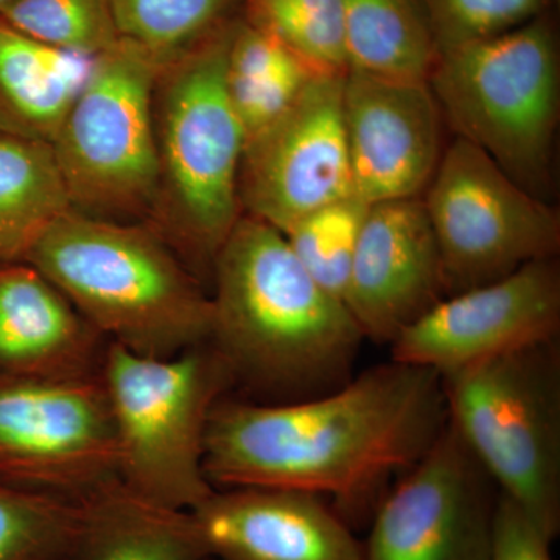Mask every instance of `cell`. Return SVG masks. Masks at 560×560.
<instances>
[{"label": "cell", "instance_id": "obj_1", "mask_svg": "<svg viewBox=\"0 0 560 560\" xmlns=\"http://www.w3.org/2000/svg\"><path fill=\"white\" fill-rule=\"evenodd\" d=\"M445 423L441 375L389 360L308 399L223 397L209 419L205 474L213 489L302 490L334 500L345 521L372 515Z\"/></svg>", "mask_w": 560, "mask_h": 560}, {"label": "cell", "instance_id": "obj_2", "mask_svg": "<svg viewBox=\"0 0 560 560\" xmlns=\"http://www.w3.org/2000/svg\"><path fill=\"white\" fill-rule=\"evenodd\" d=\"M212 280L208 342L230 368L234 388L278 404L320 396L353 377L360 327L271 224L243 213Z\"/></svg>", "mask_w": 560, "mask_h": 560}, {"label": "cell", "instance_id": "obj_3", "mask_svg": "<svg viewBox=\"0 0 560 560\" xmlns=\"http://www.w3.org/2000/svg\"><path fill=\"white\" fill-rule=\"evenodd\" d=\"M24 261L132 353L171 359L209 341L212 301L156 232L69 210Z\"/></svg>", "mask_w": 560, "mask_h": 560}, {"label": "cell", "instance_id": "obj_4", "mask_svg": "<svg viewBox=\"0 0 560 560\" xmlns=\"http://www.w3.org/2000/svg\"><path fill=\"white\" fill-rule=\"evenodd\" d=\"M427 81L453 138L467 140L523 189L552 202L560 55L547 14L441 50Z\"/></svg>", "mask_w": 560, "mask_h": 560}, {"label": "cell", "instance_id": "obj_5", "mask_svg": "<svg viewBox=\"0 0 560 560\" xmlns=\"http://www.w3.org/2000/svg\"><path fill=\"white\" fill-rule=\"evenodd\" d=\"M102 378L121 485L160 506L194 511L215 490L205 474L206 433L213 408L234 388L228 364L209 342L171 359L109 342Z\"/></svg>", "mask_w": 560, "mask_h": 560}, {"label": "cell", "instance_id": "obj_6", "mask_svg": "<svg viewBox=\"0 0 560 560\" xmlns=\"http://www.w3.org/2000/svg\"><path fill=\"white\" fill-rule=\"evenodd\" d=\"M234 24H223L161 69L156 83L161 190L180 253L212 276L243 215L238 173L246 138L226 90Z\"/></svg>", "mask_w": 560, "mask_h": 560}, {"label": "cell", "instance_id": "obj_7", "mask_svg": "<svg viewBox=\"0 0 560 560\" xmlns=\"http://www.w3.org/2000/svg\"><path fill=\"white\" fill-rule=\"evenodd\" d=\"M447 423L551 540L560 530V345L515 349L442 375Z\"/></svg>", "mask_w": 560, "mask_h": 560}, {"label": "cell", "instance_id": "obj_8", "mask_svg": "<svg viewBox=\"0 0 560 560\" xmlns=\"http://www.w3.org/2000/svg\"><path fill=\"white\" fill-rule=\"evenodd\" d=\"M160 72L125 39L92 61L50 143L73 210L102 219L156 200L161 161L153 98Z\"/></svg>", "mask_w": 560, "mask_h": 560}, {"label": "cell", "instance_id": "obj_9", "mask_svg": "<svg viewBox=\"0 0 560 560\" xmlns=\"http://www.w3.org/2000/svg\"><path fill=\"white\" fill-rule=\"evenodd\" d=\"M422 201L440 249L445 296L558 257L559 210L467 140L447 143Z\"/></svg>", "mask_w": 560, "mask_h": 560}, {"label": "cell", "instance_id": "obj_10", "mask_svg": "<svg viewBox=\"0 0 560 560\" xmlns=\"http://www.w3.org/2000/svg\"><path fill=\"white\" fill-rule=\"evenodd\" d=\"M120 482L102 372L0 377V485L84 503Z\"/></svg>", "mask_w": 560, "mask_h": 560}, {"label": "cell", "instance_id": "obj_11", "mask_svg": "<svg viewBox=\"0 0 560 560\" xmlns=\"http://www.w3.org/2000/svg\"><path fill=\"white\" fill-rule=\"evenodd\" d=\"M500 492L448 423L372 511L363 560H489Z\"/></svg>", "mask_w": 560, "mask_h": 560}, {"label": "cell", "instance_id": "obj_12", "mask_svg": "<svg viewBox=\"0 0 560 560\" xmlns=\"http://www.w3.org/2000/svg\"><path fill=\"white\" fill-rule=\"evenodd\" d=\"M345 75H316L285 113L246 140L238 173L242 213L283 232L353 195L342 121Z\"/></svg>", "mask_w": 560, "mask_h": 560}, {"label": "cell", "instance_id": "obj_13", "mask_svg": "<svg viewBox=\"0 0 560 560\" xmlns=\"http://www.w3.org/2000/svg\"><path fill=\"white\" fill-rule=\"evenodd\" d=\"M559 334L560 264L550 257L442 298L389 342L390 360L442 377Z\"/></svg>", "mask_w": 560, "mask_h": 560}, {"label": "cell", "instance_id": "obj_14", "mask_svg": "<svg viewBox=\"0 0 560 560\" xmlns=\"http://www.w3.org/2000/svg\"><path fill=\"white\" fill-rule=\"evenodd\" d=\"M342 121L355 197L368 205L422 197L447 149V125L429 81L349 69Z\"/></svg>", "mask_w": 560, "mask_h": 560}, {"label": "cell", "instance_id": "obj_15", "mask_svg": "<svg viewBox=\"0 0 560 560\" xmlns=\"http://www.w3.org/2000/svg\"><path fill=\"white\" fill-rule=\"evenodd\" d=\"M442 298L440 249L422 197L371 205L342 300L364 340L389 346Z\"/></svg>", "mask_w": 560, "mask_h": 560}, {"label": "cell", "instance_id": "obj_16", "mask_svg": "<svg viewBox=\"0 0 560 560\" xmlns=\"http://www.w3.org/2000/svg\"><path fill=\"white\" fill-rule=\"evenodd\" d=\"M191 514L210 559L363 560L349 523L315 493L215 489Z\"/></svg>", "mask_w": 560, "mask_h": 560}, {"label": "cell", "instance_id": "obj_17", "mask_svg": "<svg viewBox=\"0 0 560 560\" xmlns=\"http://www.w3.org/2000/svg\"><path fill=\"white\" fill-rule=\"evenodd\" d=\"M108 346L43 272L0 261V377L97 375Z\"/></svg>", "mask_w": 560, "mask_h": 560}, {"label": "cell", "instance_id": "obj_18", "mask_svg": "<svg viewBox=\"0 0 560 560\" xmlns=\"http://www.w3.org/2000/svg\"><path fill=\"white\" fill-rule=\"evenodd\" d=\"M94 58L55 49L0 21V132L51 143Z\"/></svg>", "mask_w": 560, "mask_h": 560}, {"label": "cell", "instance_id": "obj_19", "mask_svg": "<svg viewBox=\"0 0 560 560\" xmlns=\"http://www.w3.org/2000/svg\"><path fill=\"white\" fill-rule=\"evenodd\" d=\"M191 511L160 506L121 482L84 501L69 560H209Z\"/></svg>", "mask_w": 560, "mask_h": 560}, {"label": "cell", "instance_id": "obj_20", "mask_svg": "<svg viewBox=\"0 0 560 560\" xmlns=\"http://www.w3.org/2000/svg\"><path fill=\"white\" fill-rule=\"evenodd\" d=\"M349 69L394 80H429L436 39L420 0H341Z\"/></svg>", "mask_w": 560, "mask_h": 560}, {"label": "cell", "instance_id": "obj_21", "mask_svg": "<svg viewBox=\"0 0 560 560\" xmlns=\"http://www.w3.org/2000/svg\"><path fill=\"white\" fill-rule=\"evenodd\" d=\"M73 210L50 143L0 132V261L24 260Z\"/></svg>", "mask_w": 560, "mask_h": 560}, {"label": "cell", "instance_id": "obj_22", "mask_svg": "<svg viewBox=\"0 0 560 560\" xmlns=\"http://www.w3.org/2000/svg\"><path fill=\"white\" fill-rule=\"evenodd\" d=\"M316 73L267 32L234 24L226 60V90L245 138L290 108Z\"/></svg>", "mask_w": 560, "mask_h": 560}, {"label": "cell", "instance_id": "obj_23", "mask_svg": "<svg viewBox=\"0 0 560 560\" xmlns=\"http://www.w3.org/2000/svg\"><path fill=\"white\" fill-rule=\"evenodd\" d=\"M231 0H108L119 38L160 68L178 60L221 27Z\"/></svg>", "mask_w": 560, "mask_h": 560}, {"label": "cell", "instance_id": "obj_24", "mask_svg": "<svg viewBox=\"0 0 560 560\" xmlns=\"http://www.w3.org/2000/svg\"><path fill=\"white\" fill-rule=\"evenodd\" d=\"M248 24L267 32L316 75L349 70L341 0H246Z\"/></svg>", "mask_w": 560, "mask_h": 560}, {"label": "cell", "instance_id": "obj_25", "mask_svg": "<svg viewBox=\"0 0 560 560\" xmlns=\"http://www.w3.org/2000/svg\"><path fill=\"white\" fill-rule=\"evenodd\" d=\"M84 503L0 485V560H69Z\"/></svg>", "mask_w": 560, "mask_h": 560}, {"label": "cell", "instance_id": "obj_26", "mask_svg": "<svg viewBox=\"0 0 560 560\" xmlns=\"http://www.w3.org/2000/svg\"><path fill=\"white\" fill-rule=\"evenodd\" d=\"M370 208L371 205L350 195L307 213L282 232L305 271L337 300H345L350 267Z\"/></svg>", "mask_w": 560, "mask_h": 560}, {"label": "cell", "instance_id": "obj_27", "mask_svg": "<svg viewBox=\"0 0 560 560\" xmlns=\"http://www.w3.org/2000/svg\"><path fill=\"white\" fill-rule=\"evenodd\" d=\"M0 21L55 49L90 58L120 39L108 0H16Z\"/></svg>", "mask_w": 560, "mask_h": 560}, {"label": "cell", "instance_id": "obj_28", "mask_svg": "<svg viewBox=\"0 0 560 560\" xmlns=\"http://www.w3.org/2000/svg\"><path fill=\"white\" fill-rule=\"evenodd\" d=\"M438 54L521 27L545 14L550 0H420Z\"/></svg>", "mask_w": 560, "mask_h": 560}, {"label": "cell", "instance_id": "obj_29", "mask_svg": "<svg viewBox=\"0 0 560 560\" xmlns=\"http://www.w3.org/2000/svg\"><path fill=\"white\" fill-rule=\"evenodd\" d=\"M552 541L508 497H499L489 560H552Z\"/></svg>", "mask_w": 560, "mask_h": 560}, {"label": "cell", "instance_id": "obj_30", "mask_svg": "<svg viewBox=\"0 0 560 560\" xmlns=\"http://www.w3.org/2000/svg\"><path fill=\"white\" fill-rule=\"evenodd\" d=\"M13 2H16V0H0V13H2V11L5 10L7 7H10Z\"/></svg>", "mask_w": 560, "mask_h": 560}]
</instances>
